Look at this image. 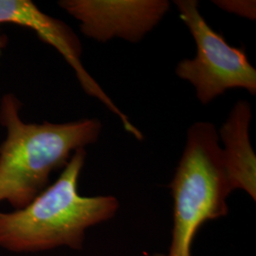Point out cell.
Masks as SVG:
<instances>
[{
    "mask_svg": "<svg viewBox=\"0 0 256 256\" xmlns=\"http://www.w3.org/2000/svg\"><path fill=\"white\" fill-rule=\"evenodd\" d=\"M22 102L12 93L0 100V124L6 137L0 144V203L21 209L48 187L50 174L64 169L78 149L100 137L98 119L54 124L26 122L20 117Z\"/></svg>",
    "mask_w": 256,
    "mask_h": 256,
    "instance_id": "cell-1",
    "label": "cell"
},
{
    "mask_svg": "<svg viewBox=\"0 0 256 256\" xmlns=\"http://www.w3.org/2000/svg\"><path fill=\"white\" fill-rule=\"evenodd\" d=\"M86 158V149H78L54 184L23 208L0 212V248L12 252L81 250L88 230L115 216L120 207L115 196L79 192Z\"/></svg>",
    "mask_w": 256,
    "mask_h": 256,
    "instance_id": "cell-2",
    "label": "cell"
},
{
    "mask_svg": "<svg viewBox=\"0 0 256 256\" xmlns=\"http://www.w3.org/2000/svg\"><path fill=\"white\" fill-rule=\"evenodd\" d=\"M169 187L174 200L172 242L166 256H192L198 230L209 220L226 216L232 192L218 132L207 122L192 124Z\"/></svg>",
    "mask_w": 256,
    "mask_h": 256,
    "instance_id": "cell-3",
    "label": "cell"
},
{
    "mask_svg": "<svg viewBox=\"0 0 256 256\" xmlns=\"http://www.w3.org/2000/svg\"><path fill=\"white\" fill-rule=\"evenodd\" d=\"M180 18L196 45V55L183 59L176 74L196 90L202 104H208L229 90L243 88L256 94V70L244 48L230 46L202 16L196 0H176Z\"/></svg>",
    "mask_w": 256,
    "mask_h": 256,
    "instance_id": "cell-4",
    "label": "cell"
},
{
    "mask_svg": "<svg viewBox=\"0 0 256 256\" xmlns=\"http://www.w3.org/2000/svg\"><path fill=\"white\" fill-rule=\"evenodd\" d=\"M58 6L80 22L84 36L100 43L122 38L138 43L162 21L167 0H61Z\"/></svg>",
    "mask_w": 256,
    "mask_h": 256,
    "instance_id": "cell-5",
    "label": "cell"
},
{
    "mask_svg": "<svg viewBox=\"0 0 256 256\" xmlns=\"http://www.w3.org/2000/svg\"><path fill=\"white\" fill-rule=\"evenodd\" d=\"M12 24L32 30L37 36L63 56L72 66L84 90L101 102L108 96L81 62L82 46L74 30L59 19L50 16L30 0H0V27ZM4 45L0 36V48Z\"/></svg>",
    "mask_w": 256,
    "mask_h": 256,
    "instance_id": "cell-6",
    "label": "cell"
},
{
    "mask_svg": "<svg viewBox=\"0 0 256 256\" xmlns=\"http://www.w3.org/2000/svg\"><path fill=\"white\" fill-rule=\"evenodd\" d=\"M252 108L248 102H236L218 132L222 156L232 190L240 189L256 200V156L248 128Z\"/></svg>",
    "mask_w": 256,
    "mask_h": 256,
    "instance_id": "cell-7",
    "label": "cell"
},
{
    "mask_svg": "<svg viewBox=\"0 0 256 256\" xmlns=\"http://www.w3.org/2000/svg\"><path fill=\"white\" fill-rule=\"evenodd\" d=\"M212 3L227 12L256 20V2L252 0H216Z\"/></svg>",
    "mask_w": 256,
    "mask_h": 256,
    "instance_id": "cell-8",
    "label": "cell"
},
{
    "mask_svg": "<svg viewBox=\"0 0 256 256\" xmlns=\"http://www.w3.org/2000/svg\"><path fill=\"white\" fill-rule=\"evenodd\" d=\"M149 256H166L165 254H151Z\"/></svg>",
    "mask_w": 256,
    "mask_h": 256,
    "instance_id": "cell-9",
    "label": "cell"
}]
</instances>
